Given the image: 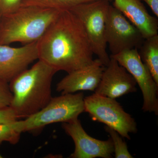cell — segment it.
Masks as SVG:
<instances>
[{"mask_svg": "<svg viewBox=\"0 0 158 158\" xmlns=\"http://www.w3.org/2000/svg\"><path fill=\"white\" fill-rule=\"evenodd\" d=\"M38 59L57 70L70 73L90 65L94 53L80 20L62 10L37 42Z\"/></svg>", "mask_w": 158, "mask_h": 158, "instance_id": "obj_1", "label": "cell"}, {"mask_svg": "<svg viewBox=\"0 0 158 158\" xmlns=\"http://www.w3.org/2000/svg\"><path fill=\"white\" fill-rule=\"evenodd\" d=\"M9 82L12 94L10 107L19 118H26L44 107L52 97V84L57 70L38 59Z\"/></svg>", "mask_w": 158, "mask_h": 158, "instance_id": "obj_2", "label": "cell"}, {"mask_svg": "<svg viewBox=\"0 0 158 158\" xmlns=\"http://www.w3.org/2000/svg\"><path fill=\"white\" fill-rule=\"evenodd\" d=\"M62 10L34 6H21L0 17V44L37 42Z\"/></svg>", "mask_w": 158, "mask_h": 158, "instance_id": "obj_3", "label": "cell"}, {"mask_svg": "<svg viewBox=\"0 0 158 158\" xmlns=\"http://www.w3.org/2000/svg\"><path fill=\"white\" fill-rule=\"evenodd\" d=\"M83 93L65 94L52 97L41 110L23 120L15 121L20 133L40 130L56 123L68 122L85 112Z\"/></svg>", "mask_w": 158, "mask_h": 158, "instance_id": "obj_4", "label": "cell"}, {"mask_svg": "<svg viewBox=\"0 0 158 158\" xmlns=\"http://www.w3.org/2000/svg\"><path fill=\"white\" fill-rule=\"evenodd\" d=\"M110 6L109 0H95L78 5L69 10L81 21L94 54L105 66L110 60L105 38L106 19Z\"/></svg>", "mask_w": 158, "mask_h": 158, "instance_id": "obj_5", "label": "cell"}, {"mask_svg": "<svg viewBox=\"0 0 158 158\" xmlns=\"http://www.w3.org/2000/svg\"><path fill=\"white\" fill-rule=\"evenodd\" d=\"M84 101L85 112L92 120L104 123L127 139H131L130 133L137 132L135 120L115 99L94 93L85 97Z\"/></svg>", "mask_w": 158, "mask_h": 158, "instance_id": "obj_6", "label": "cell"}, {"mask_svg": "<svg viewBox=\"0 0 158 158\" xmlns=\"http://www.w3.org/2000/svg\"><path fill=\"white\" fill-rule=\"evenodd\" d=\"M133 77L142 92V110L158 114V85L140 58L137 48L111 56Z\"/></svg>", "mask_w": 158, "mask_h": 158, "instance_id": "obj_7", "label": "cell"}, {"mask_svg": "<svg viewBox=\"0 0 158 158\" xmlns=\"http://www.w3.org/2000/svg\"><path fill=\"white\" fill-rule=\"evenodd\" d=\"M105 38L111 56L127 50L138 49L145 39L135 26L111 5L107 14Z\"/></svg>", "mask_w": 158, "mask_h": 158, "instance_id": "obj_8", "label": "cell"}, {"mask_svg": "<svg viewBox=\"0 0 158 158\" xmlns=\"http://www.w3.org/2000/svg\"><path fill=\"white\" fill-rule=\"evenodd\" d=\"M62 127L74 143V151L70 158H113L114 149L111 138L102 141L92 138L85 131L78 118L63 123Z\"/></svg>", "mask_w": 158, "mask_h": 158, "instance_id": "obj_9", "label": "cell"}, {"mask_svg": "<svg viewBox=\"0 0 158 158\" xmlns=\"http://www.w3.org/2000/svg\"><path fill=\"white\" fill-rule=\"evenodd\" d=\"M137 83L126 69L110 57L94 93L116 99L137 90Z\"/></svg>", "mask_w": 158, "mask_h": 158, "instance_id": "obj_10", "label": "cell"}, {"mask_svg": "<svg viewBox=\"0 0 158 158\" xmlns=\"http://www.w3.org/2000/svg\"><path fill=\"white\" fill-rule=\"evenodd\" d=\"M37 59V42L19 48L0 44V78L10 82Z\"/></svg>", "mask_w": 158, "mask_h": 158, "instance_id": "obj_11", "label": "cell"}, {"mask_svg": "<svg viewBox=\"0 0 158 158\" xmlns=\"http://www.w3.org/2000/svg\"><path fill=\"white\" fill-rule=\"evenodd\" d=\"M105 68L99 59H94L90 65L68 73L58 83L56 90L62 94L75 93L81 90L94 91Z\"/></svg>", "mask_w": 158, "mask_h": 158, "instance_id": "obj_12", "label": "cell"}, {"mask_svg": "<svg viewBox=\"0 0 158 158\" xmlns=\"http://www.w3.org/2000/svg\"><path fill=\"white\" fill-rule=\"evenodd\" d=\"M113 6L139 30L144 39L158 34V21L140 0H114Z\"/></svg>", "mask_w": 158, "mask_h": 158, "instance_id": "obj_13", "label": "cell"}, {"mask_svg": "<svg viewBox=\"0 0 158 158\" xmlns=\"http://www.w3.org/2000/svg\"><path fill=\"white\" fill-rule=\"evenodd\" d=\"M140 58L158 85V35L144 39L138 49Z\"/></svg>", "mask_w": 158, "mask_h": 158, "instance_id": "obj_14", "label": "cell"}, {"mask_svg": "<svg viewBox=\"0 0 158 158\" xmlns=\"http://www.w3.org/2000/svg\"><path fill=\"white\" fill-rule=\"evenodd\" d=\"M95 0H22L21 6H34L42 8L69 10L75 6Z\"/></svg>", "mask_w": 158, "mask_h": 158, "instance_id": "obj_15", "label": "cell"}, {"mask_svg": "<svg viewBox=\"0 0 158 158\" xmlns=\"http://www.w3.org/2000/svg\"><path fill=\"white\" fill-rule=\"evenodd\" d=\"M105 129L110 135L113 142L115 158H134L129 152L126 143L116 131L107 126L105 127Z\"/></svg>", "mask_w": 158, "mask_h": 158, "instance_id": "obj_16", "label": "cell"}, {"mask_svg": "<svg viewBox=\"0 0 158 158\" xmlns=\"http://www.w3.org/2000/svg\"><path fill=\"white\" fill-rule=\"evenodd\" d=\"M15 122L0 123V144L5 141L12 144L18 143L21 133L16 129Z\"/></svg>", "mask_w": 158, "mask_h": 158, "instance_id": "obj_17", "label": "cell"}, {"mask_svg": "<svg viewBox=\"0 0 158 158\" xmlns=\"http://www.w3.org/2000/svg\"><path fill=\"white\" fill-rule=\"evenodd\" d=\"M12 97L9 82L0 78V110L10 106Z\"/></svg>", "mask_w": 158, "mask_h": 158, "instance_id": "obj_18", "label": "cell"}, {"mask_svg": "<svg viewBox=\"0 0 158 158\" xmlns=\"http://www.w3.org/2000/svg\"><path fill=\"white\" fill-rule=\"evenodd\" d=\"M22 0H0V17L13 13L21 6Z\"/></svg>", "mask_w": 158, "mask_h": 158, "instance_id": "obj_19", "label": "cell"}, {"mask_svg": "<svg viewBox=\"0 0 158 158\" xmlns=\"http://www.w3.org/2000/svg\"><path fill=\"white\" fill-rule=\"evenodd\" d=\"M19 119L10 107L0 110V123H10Z\"/></svg>", "mask_w": 158, "mask_h": 158, "instance_id": "obj_20", "label": "cell"}, {"mask_svg": "<svg viewBox=\"0 0 158 158\" xmlns=\"http://www.w3.org/2000/svg\"><path fill=\"white\" fill-rule=\"evenodd\" d=\"M144 1L151 9L152 11L158 17V0H142Z\"/></svg>", "mask_w": 158, "mask_h": 158, "instance_id": "obj_21", "label": "cell"}, {"mask_svg": "<svg viewBox=\"0 0 158 158\" xmlns=\"http://www.w3.org/2000/svg\"><path fill=\"white\" fill-rule=\"evenodd\" d=\"M2 158V156L1 155V154H0V158Z\"/></svg>", "mask_w": 158, "mask_h": 158, "instance_id": "obj_22", "label": "cell"}]
</instances>
